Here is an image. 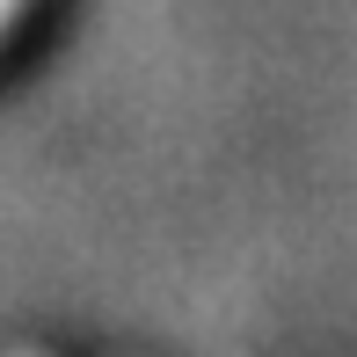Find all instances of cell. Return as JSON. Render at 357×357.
<instances>
[{"label": "cell", "instance_id": "cell-2", "mask_svg": "<svg viewBox=\"0 0 357 357\" xmlns=\"http://www.w3.org/2000/svg\"><path fill=\"white\" fill-rule=\"evenodd\" d=\"M15 357H37V350H15Z\"/></svg>", "mask_w": 357, "mask_h": 357}, {"label": "cell", "instance_id": "cell-1", "mask_svg": "<svg viewBox=\"0 0 357 357\" xmlns=\"http://www.w3.org/2000/svg\"><path fill=\"white\" fill-rule=\"evenodd\" d=\"M22 8H29V0H0V37H8V29L22 22Z\"/></svg>", "mask_w": 357, "mask_h": 357}]
</instances>
